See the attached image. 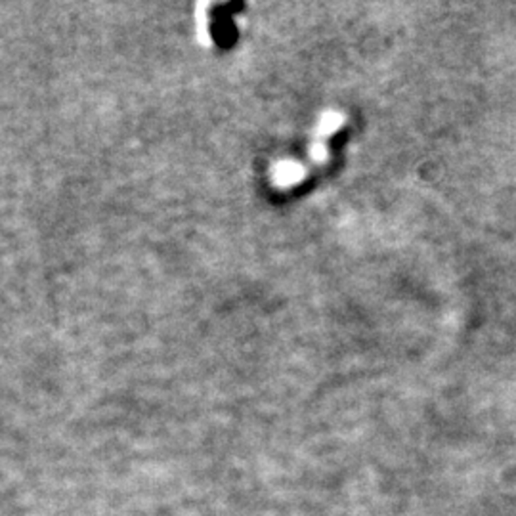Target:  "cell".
I'll use <instances>...</instances> for the list:
<instances>
[{"label": "cell", "mask_w": 516, "mask_h": 516, "mask_svg": "<svg viewBox=\"0 0 516 516\" xmlns=\"http://www.w3.org/2000/svg\"><path fill=\"white\" fill-rule=\"evenodd\" d=\"M278 176H279V180H283V182H293V180L297 178V176H300V168H298V166H291V165L281 166V168L278 171Z\"/></svg>", "instance_id": "cell-1"}]
</instances>
